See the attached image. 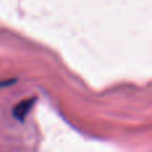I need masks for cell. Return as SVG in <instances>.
<instances>
[{"mask_svg": "<svg viewBox=\"0 0 152 152\" xmlns=\"http://www.w3.org/2000/svg\"><path fill=\"white\" fill-rule=\"evenodd\" d=\"M34 104H35V97H29V99L21 100V102L19 103V104H16L15 108H13V116H15L18 120H24Z\"/></svg>", "mask_w": 152, "mask_h": 152, "instance_id": "obj_1", "label": "cell"}]
</instances>
